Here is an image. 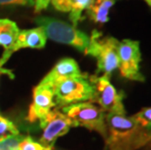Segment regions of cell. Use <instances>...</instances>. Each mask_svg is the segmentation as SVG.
Here are the masks:
<instances>
[{
    "instance_id": "obj_1",
    "label": "cell",
    "mask_w": 151,
    "mask_h": 150,
    "mask_svg": "<svg viewBox=\"0 0 151 150\" xmlns=\"http://www.w3.org/2000/svg\"><path fill=\"white\" fill-rule=\"evenodd\" d=\"M105 124L107 138L104 150H141L151 135L126 113H106Z\"/></svg>"
},
{
    "instance_id": "obj_2",
    "label": "cell",
    "mask_w": 151,
    "mask_h": 150,
    "mask_svg": "<svg viewBox=\"0 0 151 150\" xmlns=\"http://www.w3.org/2000/svg\"><path fill=\"white\" fill-rule=\"evenodd\" d=\"M118 45L119 41L116 38L104 36L99 31L93 30L85 54L97 60L96 75L101 73V75L110 77L112 72L118 68Z\"/></svg>"
},
{
    "instance_id": "obj_3",
    "label": "cell",
    "mask_w": 151,
    "mask_h": 150,
    "mask_svg": "<svg viewBox=\"0 0 151 150\" xmlns=\"http://www.w3.org/2000/svg\"><path fill=\"white\" fill-rule=\"evenodd\" d=\"M55 103L60 107L85 101H91L94 97V86L89 80V75L63 78L52 86Z\"/></svg>"
},
{
    "instance_id": "obj_4",
    "label": "cell",
    "mask_w": 151,
    "mask_h": 150,
    "mask_svg": "<svg viewBox=\"0 0 151 150\" xmlns=\"http://www.w3.org/2000/svg\"><path fill=\"white\" fill-rule=\"evenodd\" d=\"M35 23L43 28L46 36L50 39L62 44L70 45L80 52L85 53L89 45L90 37L83 31L77 29L74 25L57 19L46 17L36 18Z\"/></svg>"
},
{
    "instance_id": "obj_5",
    "label": "cell",
    "mask_w": 151,
    "mask_h": 150,
    "mask_svg": "<svg viewBox=\"0 0 151 150\" xmlns=\"http://www.w3.org/2000/svg\"><path fill=\"white\" fill-rule=\"evenodd\" d=\"M63 113L70 119L73 127H84L99 133L104 139L107 138L105 113L99 105L91 101L70 104L63 107Z\"/></svg>"
},
{
    "instance_id": "obj_6",
    "label": "cell",
    "mask_w": 151,
    "mask_h": 150,
    "mask_svg": "<svg viewBox=\"0 0 151 150\" xmlns=\"http://www.w3.org/2000/svg\"><path fill=\"white\" fill-rule=\"evenodd\" d=\"M89 80L94 86V97L91 103H96L105 113H126L123 100L125 94L117 91L106 75H92Z\"/></svg>"
},
{
    "instance_id": "obj_7",
    "label": "cell",
    "mask_w": 151,
    "mask_h": 150,
    "mask_svg": "<svg viewBox=\"0 0 151 150\" xmlns=\"http://www.w3.org/2000/svg\"><path fill=\"white\" fill-rule=\"evenodd\" d=\"M118 59V69L122 77L132 81H145V78L140 72L139 67L141 62V53L139 41L130 39L119 41Z\"/></svg>"
},
{
    "instance_id": "obj_8",
    "label": "cell",
    "mask_w": 151,
    "mask_h": 150,
    "mask_svg": "<svg viewBox=\"0 0 151 150\" xmlns=\"http://www.w3.org/2000/svg\"><path fill=\"white\" fill-rule=\"evenodd\" d=\"M39 122L43 130L39 143L50 148H53L56 140L68 133L70 128L73 127L69 118L59 109L51 110Z\"/></svg>"
},
{
    "instance_id": "obj_9",
    "label": "cell",
    "mask_w": 151,
    "mask_h": 150,
    "mask_svg": "<svg viewBox=\"0 0 151 150\" xmlns=\"http://www.w3.org/2000/svg\"><path fill=\"white\" fill-rule=\"evenodd\" d=\"M56 105L54 100V92L51 86L39 84L33 90V100L30 104L27 119L33 123L41 121Z\"/></svg>"
},
{
    "instance_id": "obj_10",
    "label": "cell",
    "mask_w": 151,
    "mask_h": 150,
    "mask_svg": "<svg viewBox=\"0 0 151 150\" xmlns=\"http://www.w3.org/2000/svg\"><path fill=\"white\" fill-rule=\"evenodd\" d=\"M83 74H84V73L81 72L78 63H77L74 60L65 58V59L60 60V62L54 66L53 69L42 79L40 84L48 85L52 87L54 84H56L58 81L62 80L63 78L81 76Z\"/></svg>"
},
{
    "instance_id": "obj_11",
    "label": "cell",
    "mask_w": 151,
    "mask_h": 150,
    "mask_svg": "<svg viewBox=\"0 0 151 150\" xmlns=\"http://www.w3.org/2000/svg\"><path fill=\"white\" fill-rule=\"evenodd\" d=\"M47 42V36L44 29L38 27L32 29L20 31L15 44L13 45L10 52L22 49V48H32V49H42Z\"/></svg>"
},
{
    "instance_id": "obj_12",
    "label": "cell",
    "mask_w": 151,
    "mask_h": 150,
    "mask_svg": "<svg viewBox=\"0 0 151 150\" xmlns=\"http://www.w3.org/2000/svg\"><path fill=\"white\" fill-rule=\"evenodd\" d=\"M116 0H91L86 9L87 16L97 24H104L109 21L108 13Z\"/></svg>"
},
{
    "instance_id": "obj_13",
    "label": "cell",
    "mask_w": 151,
    "mask_h": 150,
    "mask_svg": "<svg viewBox=\"0 0 151 150\" xmlns=\"http://www.w3.org/2000/svg\"><path fill=\"white\" fill-rule=\"evenodd\" d=\"M20 33L16 23L7 19H0V45L5 51H10Z\"/></svg>"
},
{
    "instance_id": "obj_14",
    "label": "cell",
    "mask_w": 151,
    "mask_h": 150,
    "mask_svg": "<svg viewBox=\"0 0 151 150\" xmlns=\"http://www.w3.org/2000/svg\"><path fill=\"white\" fill-rule=\"evenodd\" d=\"M91 0H68L69 5V19L72 25L76 27L79 21L82 19V13L89 6Z\"/></svg>"
},
{
    "instance_id": "obj_15",
    "label": "cell",
    "mask_w": 151,
    "mask_h": 150,
    "mask_svg": "<svg viewBox=\"0 0 151 150\" xmlns=\"http://www.w3.org/2000/svg\"><path fill=\"white\" fill-rule=\"evenodd\" d=\"M24 139L22 135H11L1 136L0 139V150H19L22 140Z\"/></svg>"
},
{
    "instance_id": "obj_16",
    "label": "cell",
    "mask_w": 151,
    "mask_h": 150,
    "mask_svg": "<svg viewBox=\"0 0 151 150\" xmlns=\"http://www.w3.org/2000/svg\"><path fill=\"white\" fill-rule=\"evenodd\" d=\"M132 117L141 127L151 132V107H144Z\"/></svg>"
},
{
    "instance_id": "obj_17",
    "label": "cell",
    "mask_w": 151,
    "mask_h": 150,
    "mask_svg": "<svg viewBox=\"0 0 151 150\" xmlns=\"http://www.w3.org/2000/svg\"><path fill=\"white\" fill-rule=\"evenodd\" d=\"M19 130L15 124L5 117L0 116V136L18 135Z\"/></svg>"
},
{
    "instance_id": "obj_18",
    "label": "cell",
    "mask_w": 151,
    "mask_h": 150,
    "mask_svg": "<svg viewBox=\"0 0 151 150\" xmlns=\"http://www.w3.org/2000/svg\"><path fill=\"white\" fill-rule=\"evenodd\" d=\"M19 150H53V148L45 147L41 143L36 142L29 136H24L19 146Z\"/></svg>"
},
{
    "instance_id": "obj_19",
    "label": "cell",
    "mask_w": 151,
    "mask_h": 150,
    "mask_svg": "<svg viewBox=\"0 0 151 150\" xmlns=\"http://www.w3.org/2000/svg\"><path fill=\"white\" fill-rule=\"evenodd\" d=\"M1 5H24L33 6L34 0H0Z\"/></svg>"
},
{
    "instance_id": "obj_20",
    "label": "cell",
    "mask_w": 151,
    "mask_h": 150,
    "mask_svg": "<svg viewBox=\"0 0 151 150\" xmlns=\"http://www.w3.org/2000/svg\"><path fill=\"white\" fill-rule=\"evenodd\" d=\"M51 1H52V0H34L35 12L38 13L42 10H45V9H47Z\"/></svg>"
},
{
    "instance_id": "obj_21",
    "label": "cell",
    "mask_w": 151,
    "mask_h": 150,
    "mask_svg": "<svg viewBox=\"0 0 151 150\" xmlns=\"http://www.w3.org/2000/svg\"><path fill=\"white\" fill-rule=\"evenodd\" d=\"M11 55H12V52H10V51H5L2 56V58L0 59V74H1V73H7V71H6L5 69L2 68V66L6 62H7L8 59L10 58Z\"/></svg>"
},
{
    "instance_id": "obj_22",
    "label": "cell",
    "mask_w": 151,
    "mask_h": 150,
    "mask_svg": "<svg viewBox=\"0 0 151 150\" xmlns=\"http://www.w3.org/2000/svg\"><path fill=\"white\" fill-rule=\"evenodd\" d=\"M141 150H151V135L149 136L148 141L146 142V144L143 146V148L141 149Z\"/></svg>"
},
{
    "instance_id": "obj_23",
    "label": "cell",
    "mask_w": 151,
    "mask_h": 150,
    "mask_svg": "<svg viewBox=\"0 0 151 150\" xmlns=\"http://www.w3.org/2000/svg\"><path fill=\"white\" fill-rule=\"evenodd\" d=\"M144 1L146 2V4L149 6V8L151 9V0H144Z\"/></svg>"
},
{
    "instance_id": "obj_24",
    "label": "cell",
    "mask_w": 151,
    "mask_h": 150,
    "mask_svg": "<svg viewBox=\"0 0 151 150\" xmlns=\"http://www.w3.org/2000/svg\"><path fill=\"white\" fill-rule=\"evenodd\" d=\"M0 139H1V136H0Z\"/></svg>"
},
{
    "instance_id": "obj_25",
    "label": "cell",
    "mask_w": 151,
    "mask_h": 150,
    "mask_svg": "<svg viewBox=\"0 0 151 150\" xmlns=\"http://www.w3.org/2000/svg\"></svg>"
}]
</instances>
